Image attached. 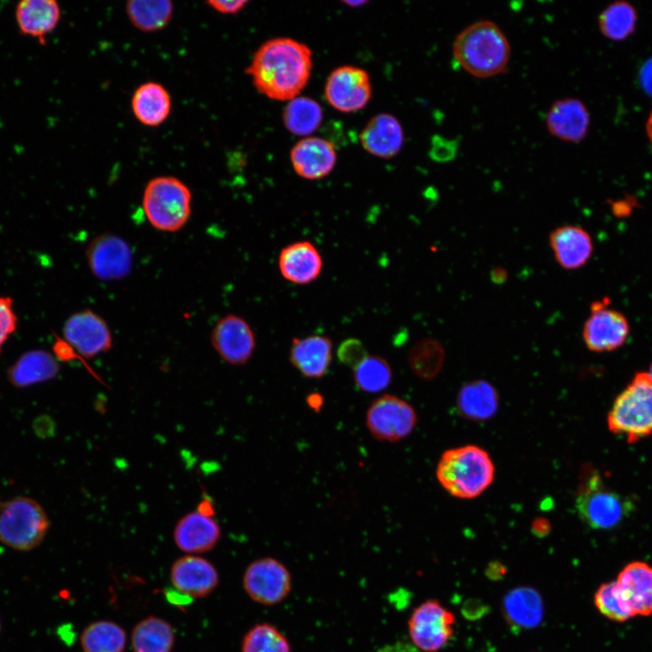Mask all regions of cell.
<instances>
[{
  "mask_svg": "<svg viewBox=\"0 0 652 652\" xmlns=\"http://www.w3.org/2000/svg\"><path fill=\"white\" fill-rule=\"evenodd\" d=\"M312 68L311 49L291 38H273L254 53L246 69L255 89L276 101H291L306 86Z\"/></svg>",
  "mask_w": 652,
  "mask_h": 652,
  "instance_id": "cell-1",
  "label": "cell"
},
{
  "mask_svg": "<svg viewBox=\"0 0 652 652\" xmlns=\"http://www.w3.org/2000/svg\"><path fill=\"white\" fill-rule=\"evenodd\" d=\"M510 42L491 20H479L463 28L452 43L454 59L470 75L486 79L506 72Z\"/></svg>",
  "mask_w": 652,
  "mask_h": 652,
  "instance_id": "cell-2",
  "label": "cell"
},
{
  "mask_svg": "<svg viewBox=\"0 0 652 652\" xmlns=\"http://www.w3.org/2000/svg\"><path fill=\"white\" fill-rule=\"evenodd\" d=\"M494 465L482 447L467 445L443 453L436 469L442 487L460 499L482 494L493 483Z\"/></svg>",
  "mask_w": 652,
  "mask_h": 652,
  "instance_id": "cell-3",
  "label": "cell"
},
{
  "mask_svg": "<svg viewBox=\"0 0 652 652\" xmlns=\"http://www.w3.org/2000/svg\"><path fill=\"white\" fill-rule=\"evenodd\" d=\"M575 504L580 520L596 530L617 527L635 509L630 497L610 488L590 466L581 472Z\"/></svg>",
  "mask_w": 652,
  "mask_h": 652,
  "instance_id": "cell-4",
  "label": "cell"
},
{
  "mask_svg": "<svg viewBox=\"0 0 652 652\" xmlns=\"http://www.w3.org/2000/svg\"><path fill=\"white\" fill-rule=\"evenodd\" d=\"M191 206V190L176 177H156L144 188L143 211L149 223L158 231L174 233L182 229L190 218Z\"/></svg>",
  "mask_w": 652,
  "mask_h": 652,
  "instance_id": "cell-5",
  "label": "cell"
},
{
  "mask_svg": "<svg viewBox=\"0 0 652 652\" xmlns=\"http://www.w3.org/2000/svg\"><path fill=\"white\" fill-rule=\"evenodd\" d=\"M608 427L630 444L652 434V379L637 373L615 398L607 417Z\"/></svg>",
  "mask_w": 652,
  "mask_h": 652,
  "instance_id": "cell-6",
  "label": "cell"
},
{
  "mask_svg": "<svg viewBox=\"0 0 652 652\" xmlns=\"http://www.w3.org/2000/svg\"><path fill=\"white\" fill-rule=\"evenodd\" d=\"M50 527L43 506L17 496L0 502V542L11 549L28 551L42 543Z\"/></svg>",
  "mask_w": 652,
  "mask_h": 652,
  "instance_id": "cell-7",
  "label": "cell"
},
{
  "mask_svg": "<svg viewBox=\"0 0 652 652\" xmlns=\"http://www.w3.org/2000/svg\"><path fill=\"white\" fill-rule=\"evenodd\" d=\"M455 616L439 601L428 599L418 605L408 619V633L423 652H437L454 634Z\"/></svg>",
  "mask_w": 652,
  "mask_h": 652,
  "instance_id": "cell-8",
  "label": "cell"
},
{
  "mask_svg": "<svg viewBox=\"0 0 652 652\" xmlns=\"http://www.w3.org/2000/svg\"><path fill=\"white\" fill-rule=\"evenodd\" d=\"M417 420L412 406L390 394L374 400L366 414L367 427L379 441L396 442L405 438L413 431Z\"/></svg>",
  "mask_w": 652,
  "mask_h": 652,
  "instance_id": "cell-9",
  "label": "cell"
},
{
  "mask_svg": "<svg viewBox=\"0 0 652 652\" xmlns=\"http://www.w3.org/2000/svg\"><path fill=\"white\" fill-rule=\"evenodd\" d=\"M247 595L262 605H276L286 599L292 589L288 569L278 560L265 557L251 562L243 576Z\"/></svg>",
  "mask_w": 652,
  "mask_h": 652,
  "instance_id": "cell-10",
  "label": "cell"
},
{
  "mask_svg": "<svg viewBox=\"0 0 652 652\" xmlns=\"http://www.w3.org/2000/svg\"><path fill=\"white\" fill-rule=\"evenodd\" d=\"M63 340L77 355L91 359L109 351L113 339L105 320L91 309L71 314L62 328Z\"/></svg>",
  "mask_w": 652,
  "mask_h": 652,
  "instance_id": "cell-11",
  "label": "cell"
},
{
  "mask_svg": "<svg viewBox=\"0 0 652 652\" xmlns=\"http://www.w3.org/2000/svg\"><path fill=\"white\" fill-rule=\"evenodd\" d=\"M86 259L95 277L102 281H117L130 273L133 254L125 239L112 233H104L89 243Z\"/></svg>",
  "mask_w": 652,
  "mask_h": 652,
  "instance_id": "cell-12",
  "label": "cell"
},
{
  "mask_svg": "<svg viewBox=\"0 0 652 652\" xmlns=\"http://www.w3.org/2000/svg\"><path fill=\"white\" fill-rule=\"evenodd\" d=\"M210 341L225 361L235 366L246 364L256 347L255 334L249 323L233 313L216 321L211 331Z\"/></svg>",
  "mask_w": 652,
  "mask_h": 652,
  "instance_id": "cell-13",
  "label": "cell"
},
{
  "mask_svg": "<svg viewBox=\"0 0 652 652\" xmlns=\"http://www.w3.org/2000/svg\"><path fill=\"white\" fill-rule=\"evenodd\" d=\"M629 332L626 317L608 308L604 301L595 302L586 320L582 337L587 348L594 352H606L621 347Z\"/></svg>",
  "mask_w": 652,
  "mask_h": 652,
  "instance_id": "cell-14",
  "label": "cell"
},
{
  "mask_svg": "<svg viewBox=\"0 0 652 652\" xmlns=\"http://www.w3.org/2000/svg\"><path fill=\"white\" fill-rule=\"evenodd\" d=\"M371 97L369 76L361 68L345 65L336 68L329 75L325 85V98L336 110L353 112L364 108Z\"/></svg>",
  "mask_w": 652,
  "mask_h": 652,
  "instance_id": "cell-15",
  "label": "cell"
},
{
  "mask_svg": "<svg viewBox=\"0 0 652 652\" xmlns=\"http://www.w3.org/2000/svg\"><path fill=\"white\" fill-rule=\"evenodd\" d=\"M170 580L181 594L199 599L214 591L218 585L219 577L215 566L206 559L186 555L173 562Z\"/></svg>",
  "mask_w": 652,
  "mask_h": 652,
  "instance_id": "cell-16",
  "label": "cell"
},
{
  "mask_svg": "<svg viewBox=\"0 0 652 652\" xmlns=\"http://www.w3.org/2000/svg\"><path fill=\"white\" fill-rule=\"evenodd\" d=\"M212 515L198 509L182 516L174 529L176 545L190 554L214 549L221 537V529Z\"/></svg>",
  "mask_w": 652,
  "mask_h": 652,
  "instance_id": "cell-17",
  "label": "cell"
},
{
  "mask_svg": "<svg viewBox=\"0 0 652 652\" xmlns=\"http://www.w3.org/2000/svg\"><path fill=\"white\" fill-rule=\"evenodd\" d=\"M544 120L552 137L567 142H579L587 134L590 116L580 100L561 98L551 103Z\"/></svg>",
  "mask_w": 652,
  "mask_h": 652,
  "instance_id": "cell-18",
  "label": "cell"
},
{
  "mask_svg": "<svg viewBox=\"0 0 652 652\" xmlns=\"http://www.w3.org/2000/svg\"><path fill=\"white\" fill-rule=\"evenodd\" d=\"M617 588L635 616L652 614V566L634 561L626 564L615 580Z\"/></svg>",
  "mask_w": 652,
  "mask_h": 652,
  "instance_id": "cell-19",
  "label": "cell"
},
{
  "mask_svg": "<svg viewBox=\"0 0 652 652\" xmlns=\"http://www.w3.org/2000/svg\"><path fill=\"white\" fill-rule=\"evenodd\" d=\"M336 160L333 144L318 137L302 139L291 150L293 169L300 177L309 180L320 179L329 175Z\"/></svg>",
  "mask_w": 652,
  "mask_h": 652,
  "instance_id": "cell-20",
  "label": "cell"
},
{
  "mask_svg": "<svg viewBox=\"0 0 652 652\" xmlns=\"http://www.w3.org/2000/svg\"><path fill=\"white\" fill-rule=\"evenodd\" d=\"M549 244L556 262L566 270L585 265L593 251L590 234L575 225L557 226L549 235Z\"/></svg>",
  "mask_w": 652,
  "mask_h": 652,
  "instance_id": "cell-21",
  "label": "cell"
},
{
  "mask_svg": "<svg viewBox=\"0 0 652 652\" xmlns=\"http://www.w3.org/2000/svg\"><path fill=\"white\" fill-rule=\"evenodd\" d=\"M281 274L295 284H308L318 278L322 270V257L310 241H298L283 247L279 254Z\"/></svg>",
  "mask_w": 652,
  "mask_h": 652,
  "instance_id": "cell-22",
  "label": "cell"
},
{
  "mask_svg": "<svg viewBox=\"0 0 652 652\" xmlns=\"http://www.w3.org/2000/svg\"><path fill=\"white\" fill-rule=\"evenodd\" d=\"M62 10L54 0H23L14 10V18L21 34L46 43V37L59 24Z\"/></svg>",
  "mask_w": 652,
  "mask_h": 652,
  "instance_id": "cell-23",
  "label": "cell"
},
{
  "mask_svg": "<svg viewBox=\"0 0 652 652\" xmlns=\"http://www.w3.org/2000/svg\"><path fill=\"white\" fill-rule=\"evenodd\" d=\"M331 360L332 342L329 337L311 335L292 339L290 361L304 377H323L329 370Z\"/></svg>",
  "mask_w": 652,
  "mask_h": 652,
  "instance_id": "cell-24",
  "label": "cell"
},
{
  "mask_svg": "<svg viewBox=\"0 0 652 652\" xmlns=\"http://www.w3.org/2000/svg\"><path fill=\"white\" fill-rule=\"evenodd\" d=\"M360 140L369 153L389 158L401 150L405 136L398 120L393 115L382 113L368 122L360 132Z\"/></svg>",
  "mask_w": 652,
  "mask_h": 652,
  "instance_id": "cell-25",
  "label": "cell"
},
{
  "mask_svg": "<svg viewBox=\"0 0 652 652\" xmlns=\"http://www.w3.org/2000/svg\"><path fill=\"white\" fill-rule=\"evenodd\" d=\"M60 371L58 359L51 352L36 349L23 353L8 369V381L16 388H26L51 380Z\"/></svg>",
  "mask_w": 652,
  "mask_h": 652,
  "instance_id": "cell-26",
  "label": "cell"
},
{
  "mask_svg": "<svg viewBox=\"0 0 652 652\" xmlns=\"http://www.w3.org/2000/svg\"><path fill=\"white\" fill-rule=\"evenodd\" d=\"M172 108L168 91L160 83L147 82L136 88L131 98V110L139 122L158 127L168 118Z\"/></svg>",
  "mask_w": 652,
  "mask_h": 652,
  "instance_id": "cell-27",
  "label": "cell"
},
{
  "mask_svg": "<svg viewBox=\"0 0 652 652\" xmlns=\"http://www.w3.org/2000/svg\"><path fill=\"white\" fill-rule=\"evenodd\" d=\"M459 412L467 419L484 421L497 411L499 396L495 388L486 380L475 379L465 383L456 398Z\"/></svg>",
  "mask_w": 652,
  "mask_h": 652,
  "instance_id": "cell-28",
  "label": "cell"
},
{
  "mask_svg": "<svg viewBox=\"0 0 652 652\" xmlns=\"http://www.w3.org/2000/svg\"><path fill=\"white\" fill-rule=\"evenodd\" d=\"M503 608L507 621L516 628H532L542 620V599L531 587H519L509 591L503 599Z\"/></svg>",
  "mask_w": 652,
  "mask_h": 652,
  "instance_id": "cell-29",
  "label": "cell"
},
{
  "mask_svg": "<svg viewBox=\"0 0 652 652\" xmlns=\"http://www.w3.org/2000/svg\"><path fill=\"white\" fill-rule=\"evenodd\" d=\"M174 643L175 633L172 626L155 616L140 620L132 629L133 652H171Z\"/></svg>",
  "mask_w": 652,
  "mask_h": 652,
  "instance_id": "cell-30",
  "label": "cell"
},
{
  "mask_svg": "<svg viewBox=\"0 0 652 652\" xmlns=\"http://www.w3.org/2000/svg\"><path fill=\"white\" fill-rule=\"evenodd\" d=\"M173 12V3L168 0H132L126 4L130 23L146 33L165 28L171 21Z\"/></svg>",
  "mask_w": 652,
  "mask_h": 652,
  "instance_id": "cell-31",
  "label": "cell"
},
{
  "mask_svg": "<svg viewBox=\"0 0 652 652\" xmlns=\"http://www.w3.org/2000/svg\"><path fill=\"white\" fill-rule=\"evenodd\" d=\"M125 630L110 620H98L84 628L81 635L83 652H124Z\"/></svg>",
  "mask_w": 652,
  "mask_h": 652,
  "instance_id": "cell-32",
  "label": "cell"
},
{
  "mask_svg": "<svg viewBox=\"0 0 652 652\" xmlns=\"http://www.w3.org/2000/svg\"><path fill=\"white\" fill-rule=\"evenodd\" d=\"M283 120L289 131L295 135H308L316 130L322 121L320 104L308 97H296L287 103Z\"/></svg>",
  "mask_w": 652,
  "mask_h": 652,
  "instance_id": "cell-33",
  "label": "cell"
},
{
  "mask_svg": "<svg viewBox=\"0 0 652 652\" xmlns=\"http://www.w3.org/2000/svg\"><path fill=\"white\" fill-rule=\"evenodd\" d=\"M445 357V349L438 340L425 338L417 341L409 350L408 361L416 376L429 380L441 370Z\"/></svg>",
  "mask_w": 652,
  "mask_h": 652,
  "instance_id": "cell-34",
  "label": "cell"
},
{
  "mask_svg": "<svg viewBox=\"0 0 652 652\" xmlns=\"http://www.w3.org/2000/svg\"><path fill=\"white\" fill-rule=\"evenodd\" d=\"M242 652H291L287 638L273 625L256 624L244 636Z\"/></svg>",
  "mask_w": 652,
  "mask_h": 652,
  "instance_id": "cell-35",
  "label": "cell"
},
{
  "mask_svg": "<svg viewBox=\"0 0 652 652\" xmlns=\"http://www.w3.org/2000/svg\"><path fill=\"white\" fill-rule=\"evenodd\" d=\"M392 371L388 361L379 356H368L354 369L358 388L368 393L384 390L390 384Z\"/></svg>",
  "mask_w": 652,
  "mask_h": 652,
  "instance_id": "cell-36",
  "label": "cell"
},
{
  "mask_svg": "<svg viewBox=\"0 0 652 652\" xmlns=\"http://www.w3.org/2000/svg\"><path fill=\"white\" fill-rule=\"evenodd\" d=\"M594 605L602 616L612 621L621 623L635 617L622 599L615 580L604 582L597 589Z\"/></svg>",
  "mask_w": 652,
  "mask_h": 652,
  "instance_id": "cell-37",
  "label": "cell"
},
{
  "mask_svg": "<svg viewBox=\"0 0 652 652\" xmlns=\"http://www.w3.org/2000/svg\"><path fill=\"white\" fill-rule=\"evenodd\" d=\"M636 21L634 9L627 3L618 2L609 6L600 15L602 33L611 39H623L633 30Z\"/></svg>",
  "mask_w": 652,
  "mask_h": 652,
  "instance_id": "cell-38",
  "label": "cell"
},
{
  "mask_svg": "<svg viewBox=\"0 0 652 652\" xmlns=\"http://www.w3.org/2000/svg\"><path fill=\"white\" fill-rule=\"evenodd\" d=\"M17 326L18 316L14 308V300L10 296H0V354Z\"/></svg>",
  "mask_w": 652,
  "mask_h": 652,
  "instance_id": "cell-39",
  "label": "cell"
},
{
  "mask_svg": "<svg viewBox=\"0 0 652 652\" xmlns=\"http://www.w3.org/2000/svg\"><path fill=\"white\" fill-rule=\"evenodd\" d=\"M337 355L342 364L354 369L368 357L362 341L355 338L343 340L339 346Z\"/></svg>",
  "mask_w": 652,
  "mask_h": 652,
  "instance_id": "cell-40",
  "label": "cell"
},
{
  "mask_svg": "<svg viewBox=\"0 0 652 652\" xmlns=\"http://www.w3.org/2000/svg\"><path fill=\"white\" fill-rule=\"evenodd\" d=\"M457 148L456 140L435 136L432 139L430 156L436 161L446 162L455 158Z\"/></svg>",
  "mask_w": 652,
  "mask_h": 652,
  "instance_id": "cell-41",
  "label": "cell"
},
{
  "mask_svg": "<svg viewBox=\"0 0 652 652\" xmlns=\"http://www.w3.org/2000/svg\"><path fill=\"white\" fill-rule=\"evenodd\" d=\"M247 1L244 0H235V1H216V0H209L206 2V4L216 10V12L220 14H235L239 13L247 4Z\"/></svg>",
  "mask_w": 652,
  "mask_h": 652,
  "instance_id": "cell-42",
  "label": "cell"
},
{
  "mask_svg": "<svg viewBox=\"0 0 652 652\" xmlns=\"http://www.w3.org/2000/svg\"><path fill=\"white\" fill-rule=\"evenodd\" d=\"M550 522L545 518H537L532 524V530L536 535L543 536L550 532Z\"/></svg>",
  "mask_w": 652,
  "mask_h": 652,
  "instance_id": "cell-43",
  "label": "cell"
},
{
  "mask_svg": "<svg viewBox=\"0 0 652 652\" xmlns=\"http://www.w3.org/2000/svg\"><path fill=\"white\" fill-rule=\"evenodd\" d=\"M641 81L646 90L652 94V60L643 67Z\"/></svg>",
  "mask_w": 652,
  "mask_h": 652,
  "instance_id": "cell-44",
  "label": "cell"
},
{
  "mask_svg": "<svg viewBox=\"0 0 652 652\" xmlns=\"http://www.w3.org/2000/svg\"><path fill=\"white\" fill-rule=\"evenodd\" d=\"M306 402L308 406L313 409L314 411L318 412L321 410V407L323 406V397L320 393H311L306 398Z\"/></svg>",
  "mask_w": 652,
  "mask_h": 652,
  "instance_id": "cell-45",
  "label": "cell"
},
{
  "mask_svg": "<svg viewBox=\"0 0 652 652\" xmlns=\"http://www.w3.org/2000/svg\"><path fill=\"white\" fill-rule=\"evenodd\" d=\"M492 278L495 283L503 282L506 279V271L502 268L494 269L492 273Z\"/></svg>",
  "mask_w": 652,
  "mask_h": 652,
  "instance_id": "cell-46",
  "label": "cell"
},
{
  "mask_svg": "<svg viewBox=\"0 0 652 652\" xmlns=\"http://www.w3.org/2000/svg\"><path fill=\"white\" fill-rule=\"evenodd\" d=\"M647 132H648L649 137H650V139H651V140H652V115H651V117H650V119H649V120H648V123H647Z\"/></svg>",
  "mask_w": 652,
  "mask_h": 652,
  "instance_id": "cell-47",
  "label": "cell"
},
{
  "mask_svg": "<svg viewBox=\"0 0 652 652\" xmlns=\"http://www.w3.org/2000/svg\"><path fill=\"white\" fill-rule=\"evenodd\" d=\"M345 3L350 5H362L364 2L359 1V2H345Z\"/></svg>",
  "mask_w": 652,
  "mask_h": 652,
  "instance_id": "cell-48",
  "label": "cell"
},
{
  "mask_svg": "<svg viewBox=\"0 0 652 652\" xmlns=\"http://www.w3.org/2000/svg\"><path fill=\"white\" fill-rule=\"evenodd\" d=\"M647 374L649 375L650 379H652V364L650 365L649 372H647Z\"/></svg>",
  "mask_w": 652,
  "mask_h": 652,
  "instance_id": "cell-49",
  "label": "cell"
},
{
  "mask_svg": "<svg viewBox=\"0 0 652 652\" xmlns=\"http://www.w3.org/2000/svg\"><path fill=\"white\" fill-rule=\"evenodd\" d=\"M0 628H1V624H0Z\"/></svg>",
  "mask_w": 652,
  "mask_h": 652,
  "instance_id": "cell-50",
  "label": "cell"
}]
</instances>
